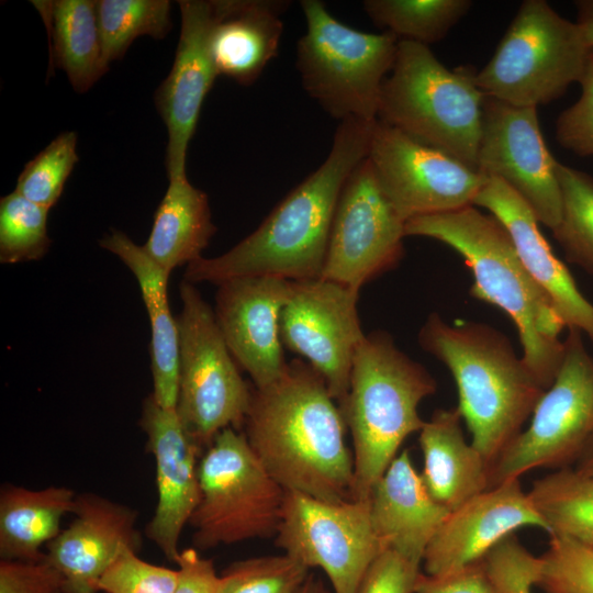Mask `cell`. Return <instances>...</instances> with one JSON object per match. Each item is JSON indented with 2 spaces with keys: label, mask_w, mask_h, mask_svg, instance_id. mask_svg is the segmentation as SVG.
Masks as SVG:
<instances>
[{
  "label": "cell",
  "mask_w": 593,
  "mask_h": 593,
  "mask_svg": "<svg viewBox=\"0 0 593 593\" xmlns=\"http://www.w3.org/2000/svg\"><path fill=\"white\" fill-rule=\"evenodd\" d=\"M75 518L46 545L44 558L64 578L63 593H97L124 547L138 551L137 512L94 493L77 495Z\"/></svg>",
  "instance_id": "44dd1931"
},
{
  "label": "cell",
  "mask_w": 593,
  "mask_h": 593,
  "mask_svg": "<svg viewBox=\"0 0 593 593\" xmlns=\"http://www.w3.org/2000/svg\"><path fill=\"white\" fill-rule=\"evenodd\" d=\"M100 246L118 256L134 275L147 310L150 325V368L155 401L176 409L179 385V333L168 302L170 273L155 262L142 245L125 233L112 231Z\"/></svg>",
  "instance_id": "d4e9b609"
},
{
  "label": "cell",
  "mask_w": 593,
  "mask_h": 593,
  "mask_svg": "<svg viewBox=\"0 0 593 593\" xmlns=\"http://www.w3.org/2000/svg\"><path fill=\"white\" fill-rule=\"evenodd\" d=\"M49 34V67L65 71L77 93L87 92L108 70L97 0L32 1Z\"/></svg>",
  "instance_id": "83f0119b"
},
{
  "label": "cell",
  "mask_w": 593,
  "mask_h": 593,
  "mask_svg": "<svg viewBox=\"0 0 593 593\" xmlns=\"http://www.w3.org/2000/svg\"><path fill=\"white\" fill-rule=\"evenodd\" d=\"M568 329L558 374L536 404L528 427L490 468L491 488L535 469L568 468L593 441V357L582 333Z\"/></svg>",
  "instance_id": "8fae6325"
},
{
  "label": "cell",
  "mask_w": 593,
  "mask_h": 593,
  "mask_svg": "<svg viewBox=\"0 0 593 593\" xmlns=\"http://www.w3.org/2000/svg\"><path fill=\"white\" fill-rule=\"evenodd\" d=\"M177 564L178 581L174 593H219L220 575L213 562L197 549L180 550Z\"/></svg>",
  "instance_id": "ee69618b"
},
{
  "label": "cell",
  "mask_w": 593,
  "mask_h": 593,
  "mask_svg": "<svg viewBox=\"0 0 593 593\" xmlns=\"http://www.w3.org/2000/svg\"><path fill=\"white\" fill-rule=\"evenodd\" d=\"M472 67L446 68L428 46L400 40L378 120L478 171L484 94Z\"/></svg>",
  "instance_id": "8992f818"
},
{
  "label": "cell",
  "mask_w": 593,
  "mask_h": 593,
  "mask_svg": "<svg viewBox=\"0 0 593 593\" xmlns=\"http://www.w3.org/2000/svg\"><path fill=\"white\" fill-rule=\"evenodd\" d=\"M561 217L552 234L569 262L593 275V177L558 161Z\"/></svg>",
  "instance_id": "d6a6232c"
},
{
  "label": "cell",
  "mask_w": 593,
  "mask_h": 593,
  "mask_svg": "<svg viewBox=\"0 0 593 593\" xmlns=\"http://www.w3.org/2000/svg\"><path fill=\"white\" fill-rule=\"evenodd\" d=\"M199 503L189 521L198 548L276 536L287 491L269 474L246 436L219 433L199 460Z\"/></svg>",
  "instance_id": "9c48e42d"
},
{
  "label": "cell",
  "mask_w": 593,
  "mask_h": 593,
  "mask_svg": "<svg viewBox=\"0 0 593 593\" xmlns=\"http://www.w3.org/2000/svg\"><path fill=\"white\" fill-rule=\"evenodd\" d=\"M457 407L437 409L418 432L423 482L433 499L450 512L490 489V466L468 443Z\"/></svg>",
  "instance_id": "484cf974"
},
{
  "label": "cell",
  "mask_w": 593,
  "mask_h": 593,
  "mask_svg": "<svg viewBox=\"0 0 593 593\" xmlns=\"http://www.w3.org/2000/svg\"><path fill=\"white\" fill-rule=\"evenodd\" d=\"M473 205L486 209L503 224L523 265L547 294L566 327L584 333L593 342V304L551 250L529 205L495 177H485Z\"/></svg>",
  "instance_id": "7402d4cb"
},
{
  "label": "cell",
  "mask_w": 593,
  "mask_h": 593,
  "mask_svg": "<svg viewBox=\"0 0 593 593\" xmlns=\"http://www.w3.org/2000/svg\"><path fill=\"white\" fill-rule=\"evenodd\" d=\"M216 21L210 53L219 76L250 86L279 51L280 14L290 1L214 0Z\"/></svg>",
  "instance_id": "cb8c5ba5"
},
{
  "label": "cell",
  "mask_w": 593,
  "mask_h": 593,
  "mask_svg": "<svg viewBox=\"0 0 593 593\" xmlns=\"http://www.w3.org/2000/svg\"><path fill=\"white\" fill-rule=\"evenodd\" d=\"M577 8V24L579 25L585 43L593 48V0H579Z\"/></svg>",
  "instance_id": "f6af8a7d"
},
{
  "label": "cell",
  "mask_w": 593,
  "mask_h": 593,
  "mask_svg": "<svg viewBox=\"0 0 593 593\" xmlns=\"http://www.w3.org/2000/svg\"><path fill=\"white\" fill-rule=\"evenodd\" d=\"M406 236L436 239L456 250L472 273L470 295L501 309L514 323L522 359L547 390L563 359L566 328L551 301L523 265L503 224L474 205L406 221Z\"/></svg>",
  "instance_id": "3957f363"
},
{
  "label": "cell",
  "mask_w": 593,
  "mask_h": 593,
  "mask_svg": "<svg viewBox=\"0 0 593 593\" xmlns=\"http://www.w3.org/2000/svg\"><path fill=\"white\" fill-rule=\"evenodd\" d=\"M578 469L593 477V441L580 457Z\"/></svg>",
  "instance_id": "7dc6e473"
},
{
  "label": "cell",
  "mask_w": 593,
  "mask_h": 593,
  "mask_svg": "<svg viewBox=\"0 0 593 593\" xmlns=\"http://www.w3.org/2000/svg\"><path fill=\"white\" fill-rule=\"evenodd\" d=\"M63 589V575L45 558L0 562V593H58Z\"/></svg>",
  "instance_id": "b9f144b4"
},
{
  "label": "cell",
  "mask_w": 593,
  "mask_h": 593,
  "mask_svg": "<svg viewBox=\"0 0 593 593\" xmlns=\"http://www.w3.org/2000/svg\"><path fill=\"white\" fill-rule=\"evenodd\" d=\"M177 316L179 385L176 412L188 435L202 448L225 428L244 426L251 391L239 373L213 309L186 280Z\"/></svg>",
  "instance_id": "30bf717a"
},
{
  "label": "cell",
  "mask_w": 593,
  "mask_h": 593,
  "mask_svg": "<svg viewBox=\"0 0 593 593\" xmlns=\"http://www.w3.org/2000/svg\"><path fill=\"white\" fill-rule=\"evenodd\" d=\"M137 551L124 547L98 582L105 593H174L178 570L141 559Z\"/></svg>",
  "instance_id": "74e56055"
},
{
  "label": "cell",
  "mask_w": 593,
  "mask_h": 593,
  "mask_svg": "<svg viewBox=\"0 0 593 593\" xmlns=\"http://www.w3.org/2000/svg\"><path fill=\"white\" fill-rule=\"evenodd\" d=\"M58 593H63V592H58Z\"/></svg>",
  "instance_id": "c3c4849f"
},
{
  "label": "cell",
  "mask_w": 593,
  "mask_h": 593,
  "mask_svg": "<svg viewBox=\"0 0 593 593\" xmlns=\"http://www.w3.org/2000/svg\"><path fill=\"white\" fill-rule=\"evenodd\" d=\"M77 133L58 134L20 172L15 190L30 201L51 209L60 198L65 183L79 160Z\"/></svg>",
  "instance_id": "e575fe53"
},
{
  "label": "cell",
  "mask_w": 593,
  "mask_h": 593,
  "mask_svg": "<svg viewBox=\"0 0 593 593\" xmlns=\"http://www.w3.org/2000/svg\"><path fill=\"white\" fill-rule=\"evenodd\" d=\"M579 83L581 96L558 116L556 138L578 156H593V48Z\"/></svg>",
  "instance_id": "ab89813d"
},
{
  "label": "cell",
  "mask_w": 593,
  "mask_h": 593,
  "mask_svg": "<svg viewBox=\"0 0 593 593\" xmlns=\"http://www.w3.org/2000/svg\"><path fill=\"white\" fill-rule=\"evenodd\" d=\"M557 164L541 135L537 108L484 96L478 171L506 183L550 230L558 225L562 208Z\"/></svg>",
  "instance_id": "2e32d148"
},
{
  "label": "cell",
  "mask_w": 593,
  "mask_h": 593,
  "mask_svg": "<svg viewBox=\"0 0 593 593\" xmlns=\"http://www.w3.org/2000/svg\"><path fill=\"white\" fill-rule=\"evenodd\" d=\"M76 493L66 486L31 490L8 484L0 493L1 560L37 561L41 547L60 533L64 515L72 513Z\"/></svg>",
  "instance_id": "f1b7e54d"
},
{
  "label": "cell",
  "mask_w": 593,
  "mask_h": 593,
  "mask_svg": "<svg viewBox=\"0 0 593 593\" xmlns=\"http://www.w3.org/2000/svg\"><path fill=\"white\" fill-rule=\"evenodd\" d=\"M181 29L168 76L154 93V102L168 133L165 166L168 179L186 175L187 152L202 103L219 74L210 53L216 21L214 0L178 1Z\"/></svg>",
  "instance_id": "e0dca14e"
},
{
  "label": "cell",
  "mask_w": 593,
  "mask_h": 593,
  "mask_svg": "<svg viewBox=\"0 0 593 593\" xmlns=\"http://www.w3.org/2000/svg\"><path fill=\"white\" fill-rule=\"evenodd\" d=\"M418 344L450 371L470 443L491 468L522 432L546 390L510 339L488 324H449L432 313L418 332Z\"/></svg>",
  "instance_id": "277c9868"
},
{
  "label": "cell",
  "mask_w": 593,
  "mask_h": 593,
  "mask_svg": "<svg viewBox=\"0 0 593 593\" xmlns=\"http://www.w3.org/2000/svg\"><path fill=\"white\" fill-rule=\"evenodd\" d=\"M139 426L155 459L158 501L145 535L177 563L183 527L199 503L201 447L188 435L176 409L159 405L152 394L143 402Z\"/></svg>",
  "instance_id": "ffe728a7"
},
{
  "label": "cell",
  "mask_w": 593,
  "mask_h": 593,
  "mask_svg": "<svg viewBox=\"0 0 593 593\" xmlns=\"http://www.w3.org/2000/svg\"><path fill=\"white\" fill-rule=\"evenodd\" d=\"M405 236V221L385 197L366 158L339 194L321 278L360 291L400 264Z\"/></svg>",
  "instance_id": "4fadbf2b"
},
{
  "label": "cell",
  "mask_w": 593,
  "mask_h": 593,
  "mask_svg": "<svg viewBox=\"0 0 593 593\" xmlns=\"http://www.w3.org/2000/svg\"><path fill=\"white\" fill-rule=\"evenodd\" d=\"M421 567L384 549L368 569L357 593H413Z\"/></svg>",
  "instance_id": "60d3db41"
},
{
  "label": "cell",
  "mask_w": 593,
  "mask_h": 593,
  "mask_svg": "<svg viewBox=\"0 0 593 593\" xmlns=\"http://www.w3.org/2000/svg\"><path fill=\"white\" fill-rule=\"evenodd\" d=\"M48 211L16 191L1 198V264L38 260L46 255L52 243L47 232Z\"/></svg>",
  "instance_id": "836d02e7"
},
{
  "label": "cell",
  "mask_w": 593,
  "mask_h": 593,
  "mask_svg": "<svg viewBox=\"0 0 593 593\" xmlns=\"http://www.w3.org/2000/svg\"><path fill=\"white\" fill-rule=\"evenodd\" d=\"M405 221L473 205L485 177L445 153L377 120L367 157Z\"/></svg>",
  "instance_id": "5bb4252c"
},
{
  "label": "cell",
  "mask_w": 593,
  "mask_h": 593,
  "mask_svg": "<svg viewBox=\"0 0 593 593\" xmlns=\"http://www.w3.org/2000/svg\"><path fill=\"white\" fill-rule=\"evenodd\" d=\"M496 593H532L537 585L540 559L513 534L497 544L482 560Z\"/></svg>",
  "instance_id": "f35d334b"
},
{
  "label": "cell",
  "mask_w": 593,
  "mask_h": 593,
  "mask_svg": "<svg viewBox=\"0 0 593 593\" xmlns=\"http://www.w3.org/2000/svg\"><path fill=\"white\" fill-rule=\"evenodd\" d=\"M358 300V290L320 278L295 282L281 313L283 346L305 358L338 405L348 393L354 357L366 336Z\"/></svg>",
  "instance_id": "9a60e30c"
},
{
  "label": "cell",
  "mask_w": 593,
  "mask_h": 593,
  "mask_svg": "<svg viewBox=\"0 0 593 593\" xmlns=\"http://www.w3.org/2000/svg\"><path fill=\"white\" fill-rule=\"evenodd\" d=\"M310 569L283 553L231 563L220 574L219 593H293Z\"/></svg>",
  "instance_id": "d590c367"
},
{
  "label": "cell",
  "mask_w": 593,
  "mask_h": 593,
  "mask_svg": "<svg viewBox=\"0 0 593 593\" xmlns=\"http://www.w3.org/2000/svg\"><path fill=\"white\" fill-rule=\"evenodd\" d=\"M208 194L192 186L187 176L169 180L154 215L146 254L167 272L203 257L215 234Z\"/></svg>",
  "instance_id": "4316f807"
},
{
  "label": "cell",
  "mask_w": 593,
  "mask_h": 593,
  "mask_svg": "<svg viewBox=\"0 0 593 593\" xmlns=\"http://www.w3.org/2000/svg\"><path fill=\"white\" fill-rule=\"evenodd\" d=\"M306 32L295 66L306 93L332 118L378 120L383 82L393 68L399 38L367 33L335 19L318 0L300 2Z\"/></svg>",
  "instance_id": "52a82bcc"
},
{
  "label": "cell",
  "mask_w": 593,
  "mask_h": 593,
  "mask_svg": "<svg viewBox=\"0 0 593 593\" xmlns=\"http://www.w3.org/2000/svg\"><path fill=\"white\" fill-rule=\"evenodd\" d=\"M362 7L379 27L403 41L428 46L443 40L470 10V0H366Z\"/></svg>",
  "instance_id": "4dcf8cb0"
},
{
  "label": "cell",
  "mask_w": 593,
  "mask_h": 593,
  "mask_svg": "<svg viewBox=\"0 0 593 593\" xmlns=\"http://www.w3.org/2000/svg\"><path fill=\"white\" fill-rule=\"evenodd\" d=\"M275 544L307 569L318 568L333 593H357L384 550L372 527L369 502H328L287 491Z\"/></svg>",
  "instance_id": "7c38bea8"
},
{
  "label": "cell",
  "mask_w": 593,
  "mask_h": 593,
  "mask_svg": "<svg viewBox=\"0 0 593 593\" xmlns=\"http://www.w3.org/2000/svg\"><path fill=\"white\" fill-rule=\"evenodd\" d=\"M590 49L575 21L546 0H525L475 83L485 97L537 108L580 81Z\"/></svg>",
  "instance_id": "ba28073f"
},
{
  "label": "cell",
  "mask_w": 593,
  "mask_h": 593,
  "mask_svg": "<svg viewBox=\"0 0 593 593\" xmlns=\"http://www.w3.org/2000/svg\"><path fill=\"white\" fill-rule=\"evenodd\" d=\"M523 527L547 532L519 479L492 486L449 513L425 550L424 573L441 577L480 562Z\"/></svg>",
  "instance_id": "d6986e66"
},
{
  "label": "cell",
  "mask_w": 593,
  "mask_h": 593,
  "mask_svg": "<svg viewBox=\"0 0 593 593\" xmlns=\"http://www.w3.org/2000/svg\"><path fill=\"white\" fill-rule=\"evenodd\" d=\"M436 389L432 374L399 349L390 334L365 336L339 404L353 443L354 500L368 499L404 440L421 430L425 421L418 406Z\"/></svg>",
  "instance_id": "5b68a950"
},
{
  "label": "cell",
  "mask_w": 593,
  "mask_h": 593,
  "mask_svg": "<svg viewBox=\"0 0 593 593\" xmlns=\"http://www.w3.org/2000/svg\"><path fill=\"white\" fill-rule=\"evenodd\" d=\"M539 559L537 585L545 593H593V546L550 536Z\"/></svg>",
  "instance_id": "8d00e7d4"
},
{
  "label": "cell",
  "mask_w": 593,
  "mask_h": 593,
  "mask_svg": "<svg viewBox=\"0 0 593 593\" xmlns=\"http://www.w3.org/2000/svg\"><path fill=\"white\" fill-rule=\"evenodd\" d=\"M377 121L339 123L325 160L248 236L224 254L189 265L183 280L216 286L235 278L320 279L336 204L353 170L368 157Z\"/></svg>",
  "instance_id": "7a4b0ae2"
},
{
  "label": "cell",
  "mask_w": 593,
  "mask_h": 593,
  "mask_svg": "<svg viewBox=\"0 0 593 593\" xmlns=\"http://www.w3.org/2000/svg\"><path fill=\"white\" fill-rule=\"evenodd\" d=\"M104 63L121 59L139 36L164 40L172 29L169 0H97Z\"/></svg>",
  "instance_id": "1f68e13d"
},
{
  "label": "cell",
  "mask_w": 593,
  "mask_h": 593,
  "mask_svg": "<svg viewBox=\"0 0 593 593\" xmlns=\"http://www.w3.org/2000/svg\"><path fill=\"white\" fill-rule=\"evenodd\" d=\"M295 281L243 277L217 287L214 316L236 363L255 388L277 380L288 362L280 333L281 313Z\"/></svg>",
  "instance_id": "ac0fdd59"
},
{
  "label": "cell",
  "mask_w": 593,
  "mask_h": 593,
  "mask_svg": "<svg viewBox=\"0 0 593 593\" xmlns=\"http://www.w3.org/2000/svg\"><path fill=\"white\" fill-rule=\"evenodd\" d=\"M528 496L549 536L593 546V477L562 468L535 480Z\"/></svg>",
  "instance_id": "f546056e"
},
{
  "label": "cell",
  "mask_w": 593,
  "mask_h": 593,
  "mask_svg": "<svg viewBox=\"0 0 593 593\" xmlns=\"http://www.w3.org/2000/svg\"><path fill=\"white\" fill-rule=\"evenodd\" d=\"M246 439L286 490L318 500H354V456L343 412L323 378L293 359L282 374L251 391Z\"/></svg>",
  "instance_id": "6da1fadb"
},
{
  "label": "cell",
  "mask_w": 593,
  "mask_h": 593,
  "mask_svg": "<svg viewBox=\"0 0 593 593\" xmlns=\"http://www.w3.org/2000/svg\"><path fill=\"white\" fill-rule=\"evenodd\" d=\"M368 502L382 547L422 566L428 544L450 511L429 494L407 449L392 460L371 489Z\"/></svg>",
  "instance_id": "603a6c76"
},
{
  "label": "cell",
  "mask_w": 593,
  "mask_h": 593,
  "mask_svg": "<svg viewBox=\"0 0 593 593\" xmlns=\"http://www.w3.org/2000/svg\"><path fill=\"white\" fill-rule=\"evenodd\" d=\"M413 593H496L483 561L441 577L421 572Z\"/></svg>",
  "instance_id": "7bdbcfd3"
},
{
  "label": "cell",
  "mask_w": 593,
  "mask_h": 593,
  "mask_svg": "<svg viewBox=\"0 0 593 593\" xmlns=\"http://www.w3.org/2000/svg\"><path fill=\"white\" fill-rule=\"evenodd\" d=\"M331 590L322 579L310 572L304 582L293 593H333Z\"/></svg>",
  "instance_id": "bcb514c9"
}]
</instances>
